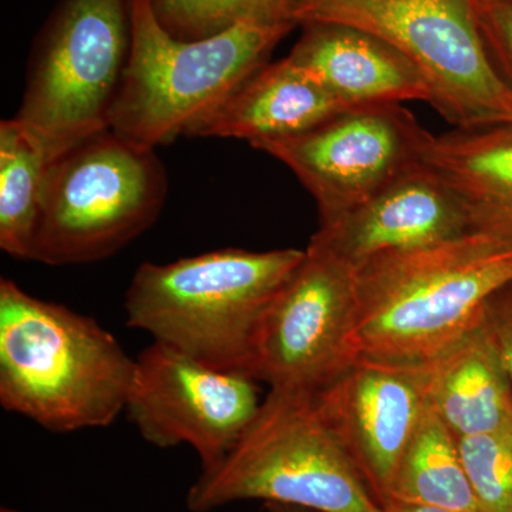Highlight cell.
I'll return each mask as SVG.
<instances>
[{
    "label": "cell",
    "instance_id": "d6986e66",
    "mask_svg": "<svg viewBox=\"0 0 512 512\" xmlns=\"http://www.w3.org/2000/svg\"><path fill=\"white\" fill-rule=\"evenodd\" d=\"M50 161L15 119L0 123V248L33 261Z\"/></svg>",
    "mask_w": 512,
    "mask_h": 512
},
{
    "label": "cell",
    "instance_id": "277c9868",
    "mask_svg": "<svg viewBox=\"0 0 512 512\" xmlns=\"http://www.w3.org/2000/svg\"><path fill=\"white\" fill-rule=\"evenodd\" d=\"M295 28L245 22L188 42L163 28L153 0H133L130 59L110 130L154 150L187 136L264 67Z\"/></svg>",
    "mask_w": 512,
    "mask_h": 512
},
{
    "label": "cell",
    "instance_id": "484cf974",
    "mask_svg": "<svg viewBox=\"0 0 512 512\" xmlns=\"http://www.w3.org/2000/svg\"><path fill=\"white\" fill-rule=\"evenodd\" d=\"M0 512H23V511L16 510V508H12V507H2V508H0Z\"/></svg>",
    "mask_w": 512,
    "mask_h": 512
},
{
    "label": "cell",
    "instance_id": "603a6c76",
    "mask_svg": "<svg viewBox=\"0 0 512 512\" xmlns=\"http://www.w3.org/2000/svg\"><path fill=\"white\" fill-rule=\"evenodd\" d=\"M483 322L503 360L512 387V284L490 299Z\"/></svg>",
    "mask_w": 512,
    "mask_h": 512
},
{
    "label": "cell",
    "instance_id": "5bb4252c",
    "mask_svg": "<svg viewBox=\"0 0 512 512\" xmlns=\"http://www.w3.org/2000/svg\"><path fill=\"white\" fill-rule=\"evenodd\" d=\"M301 28L289 59L348 106L433 103L420 70L380 37L339 23Z\"/></svg>",
    "mask_w": 512,
    "mask_h": 512
},
{
    "label": "cell",
    "instance_id": "ffe728a7",
    "mask_svg": "<svg viewBox=\"0 0 512 512\" xmlns=\"http://www.w3.org/2000/svg\"><path fill=\"white\" fill-rule=\"evenodd\" d=\"M163 28L180 40L218 35L239 23L293 22V0H153Z\"/></svg>",
    "mask_w": 512,
    "mask_h": 512
},
{
    "label": "cell",
    "instance_id": "9c48e42d",
    "mask_svg": "<svg viewBox=\"0 0 512 512\" xmlns=\"http://www.w3.org/2000/svg\"><path fill=\"white\" fill-rule=\"evenodd\" d=\"M355 311L356 266L311 239L261 320L251 377L269 390L318 393L359 359Z\"/></svg>",
    "mask_w": 512,
    "mask_h": 512
},
{
    "label": "cell",
    "instance_id": "7c38bea8",
    "mask_svg": "<svg viewBox=\"0 0 512 512\" xmlns=\"http://www.w3.org/2000/svg\"><path fill=\"white\" fill-rule=\"evenodd\" d=\"M312 396L376 500L387 503L404 451L430 407L424 363L359 357Z\"/></svg>",
    "mask_w": 512,
    "mask_h": 512
},
{
    "label": "cell",
    "instance_id": "9a60e30c",
    "mask_svg": "<svg viewBox=\"0 0 512 512\" xmlns=\"http://www.w3.org/2000/svg\"><path fill=\"white\" fill-rule=\"evenodd\" d=\"M352 107L286 56L252 74L187 137L237 138L254 144L305 133Z\"/></svg>",
    "mask_w": 512,
    "mask_h": 512
},
{
    "label": "cell",
    "instance_id": "d4e9b609",
    "mask_svg": "<svg viewBox=\"0 0 512 512\" xmlns=\"http://www.w3.org/2000/svg\"><path fill=\"white\" fill-rule=\"evenodd\" d=\"M266 510L268 512H318L313 510H308V508L295 507V505H285V504H275V503H266Z\"/></svg>",
    "mask_w": 512,
    "mask_h": 512
},
{
    "label": "cell",
    "instance_id": "8992f818",
    "mask_svg": "<svg viewBox=\"0 0 512 512\" xmlns=\"http://www.w3.org/2000/svg\"><path fill=\"white\" fill-rule=\"evenodd\" d=\"M167 171L154 148L106 130L53 160L46 171L33 261H103L147 231L163 211Z\"/></svg>",
    "mask_w": 512,
    "mask_h": 512
},
{
    "label": "cell",
    "instance_id": "ac0fdd59",
    "mask_svg": "<svg viewBox=\"0 0 512 512\" xmlns=\"http://www.w3.org/2000/svg\"><path fill=\"white\" fill-rule=\"evenodd\" d=\"M389 501L478 512L457 436L431 407L404 451Z\"/></svg>",
    "mask_w": 512,
    "mask_h": 512
},
{
    "label": "cell",
    "instance_id": "7a4b0ae2",
    "mask_svg": "<svg viewBox=\"0 0 512 512\" xmlns=\"http://www.w3.org/2000/svg\"><path fill=\"white\" fill-rule=\"evenodd\" d=\"M136 359L109 330L0 281V403L52 433L109 427L126 412Z\"/></svg>",
    "mask_w": 512,
    "mask_h": 512
},
{
    "label": "cell",
    "instance_id": "5b68a950",
    "mask_svg": "<svg viewBox=\"0 0 512 512\" xmlns=\"http://www.w3.org/2000/svg\"><path fill=\"white\" fill-rule=\"evenodd\" d=\"M295 505L318 512H383L312 394L269 390L255 419L187 494L191 512L238 503Z\"/></svg>",
    "mask_w": 512,
    "mask_h": 512
},
{
    "label": "cell",
    "instance_id": "cb8c5ba5",
    "mask_svg": "<svg viewBox=\"0 0 512 512\" xmlns=\"http://www.w3.org/2000/svg\"><path fill=\"white\" fill-rule=\"evenodd\" d=\"M383 512H460L447 508L431 507V505L406 504L400 501H387L382 505Z\"/></svg>",
    "mask_w": 512,
    "mask_h": 512
},
{
    "label": "cell",
    "instance_id": "6da1fadb",
    "mask_svg": "<svg viewBox=\"0 0 512 512\" xmlns=\"http://www.w3.org/2000/svg\"><path fill=\"white\" fill-rule=\"evenodd\" d=\"M511 284L512 242L481 232L366 259L356 265V356L436 359L478 328L490 299Z\"/></svg>",
    "mask_w": 512,
    "mask_h": 512
},
{
    "label": "cell",
    "instance_id": "ba28073f",
    "mask_svg": "<svg viewBox=\"0 0 512 512\" xmlns=\"http://www.w3.org/2000/svg\"><path fill=\"white\" fill-rule=\"evenodd\" d=\"M293 22L339 23L399 50L457 128L512 124V90L495 70L473 0H293Z\"/></svg>",
    "mask_w": 512,
    "mask_h": 512
},
{
    "label": "cell",
    "instance_id": "7402d4cb",
    "mask_svg": "<svg viewBox=\"0 0 512 512\" xmlns=\"http://www.w3.org/2000/svg\"><path fill=\"white\" fill-rule=\"evenodd\" d=\"M473 5L488 56L512 90V0H473Z\"/></svg>",
    "mask_w": 512,
    "mask_h": 512
},
{
    "label": "cell",
    "instance_id": "e0dca14e",
    "mask_svg": "<svg viewBox=\"0 0 512 512\" xmlns=\"http://www.w3.org/2000/svg\"><path fill=\"white\" fill-rule=\"evenodd\" d=\"M424 163L457 192L471 231L512 242V124L431 136Z\"/></svg>",
    "mask_w": 512,
    "mask_h": 512
},
{
    "label": "cell",
    "instance_id": "30bf717a",
    "mask_svg": "<svg viewBox=\"0 0 512 512\" xmlns=\"http://www.w3.org/2000/svg\"><path fill=\"white\" fill-rule=\"evenodd\" d=\"M431 136L402 104H369L342 111L305 133L251 147L296 175L316 201L322 225L424 163Z\"/></svg>",
    "mask_w": 512,
    "mask_h": 512
},
{
    "label": "cell",
    "instance_id": "3957f363",
    "mask_svg": "<svg viewBox=\"0 0 512 512\" xmlns=\"http://www.w3.org/2000/svg\"><path fill=\"white\" fill-rule=\"evenodd\" d=\"M305 249L225 248L146 262L126 293L127 325L224 372L251 376L261 320Z\"/></svg>",
    "mask_w": 512,
    "mask_h": 512
},
{
    "label": "cell",
    "instance_id": "8fae6325",
    "mask_svg": "<svg viewBox=\"0 0 512 512\" xmlns=\"http://www.w3.org/2000/svg\"><path fill=\"white\" fill-rule=\"evenodd\" d=\"M256 382L153 342L137 356L127 417L151 446L187 444L210 467L255 419L264 400Z\"/></svg>",
    "mask_w": 512,
    "mask_h": 512
},
{
    "label": "cell",
    "instance_id": "44dd1931",
    "mask_svg": "<svg viewBox=\"0 0 512 512\" xmlns=\"http://www.w3.org/2000/svg\"><path fill=\"white\" fill-rule=\"evenodd\" d=\"M458 447L478 512H512V429L460 437Z\"/></svg>",
    "mask_w": 512,
    "mask_h": 512
},
{
    "label": "cell",
    "instance_id": "4fadbf2b",
    "mask_svg": "<svg viewBox=\"0 0 512 512\" xmlns=\"http://www.w3.org/2000/svg\"><path fill=\"white\" fill-rule=\"evenodd\" d=\"M471 231L463 201L427 163L414 165L370 200L322 224L313 241L359 265L373 256L440 244Z\"/></svg>",
    "mask_w": 512,
    "mask_h": 512
},
{
    "label": "cell",
    "instance_id": "52a82bcc",
    "mask_svg": "<svg viewBox=\"0 0 512 512\" xmlns=\"http://www.w3.org/2000/svg\"><path fill=\"white\" fill-rule=\"evenodd\" d=\"M133 36V0H59L33 43L13 117L50 163L110 130Z\"/></svg>",
    "mask_w": 512,
    "mask_h": 512
},
{
    "label": "cell",
    "instance_id": "2e32d148",
    "mask_svg": "<svg viewBox=\"0 0 512 512\" xmlns=\"http://www.w3.org/2000/svg\"><path fill=\"white\" fill-rule=\"evenodd\" d=\"M424 369L430 407L458 439L512 429L510 377L484 322Z\"/></svg>",
    "mask_w": 512,
    "mask_h": 512
}]
</instances>
